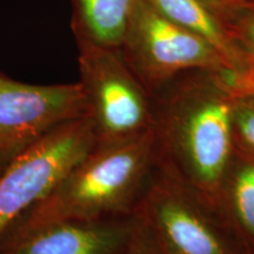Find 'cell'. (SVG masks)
<instances>
[{
  "label": "cell",
  "mask_w": 254,
  "mask_h": 254,
  "mask_svg": "<svg viewBox=\"0 0 254 254\" xmlns=\"http://www.w3.org/2000/svg\"><path fill=\"white\" fill-rule=\"evenodd\" d=\"M152 99L157 165L219 206L236 154L233 73L185 72Z\"/></svg>",
  "instance_id": "1"
},
{
  "label": "cell",
  "mask_w": 254,
  "mask_h": 254,
  "mask_svg": "<svg viewBox=\"0 0 254 254\" xmlns=\"http://www.w3.org/2000/svg\"><path fill=\"white\" fill-rule=\"evenodd\" d=\"M155 167L153 128L127 140L97 145L17 219L0 241L58 221L133 215Z\"/></svg>",
  "instance_id": "2"
},
{
  "label": "cell",
  "mask_w": 254,
  "mask_h": 254,
  "mask_svg": "<svg viewBox=\"0 0 254 254\" xmlns=\"http://www.w3.org/2000/svg\"><path fill=\"white\" fill-rule=\"evenodd\" d=\"M133 214L164 254H250L218 205L158 165Z\"/></svg>",
  "instance_id": "3"
},
{
  "label": "cell",
  "mask_w": 254,
  "mask_h": 254,
  "mask_svg": "<svg viewBox=\"0 0 254 254\" xmlns=\"http://www.w3.org/2000/svg\"><path fill=\"white\" fill-rule=\"evenodd\" d=\"M80 82L97 145L127 140L154 125L153 99L120 49L77 44Z\"/></svg>",
  "instance_id": "4"
},
{
  "label": "cell",
  "mask_w": 254,
  "mask_h": 254,
  "mask_svg": "<svg viewBox=\"0 0 254 254\" xmlns=\"http://www.w3.org/2000/svg\"><path fill=\"white\" fill-rule=\"evenodd\" d=\"M120 51L151 95L185 72L232 73L211 44L174 24L145 0L136 5Z\"/></svg>",
  "instance_id": "5"
},
{
  "label": "cell",
  "mask_w": 254,
  "mask_h": 254,
  "mask_svg": "<svg viewBox=\"0 0 254 254\" xmlns=\"http://www.w3.org/2000/svg\"><path fill=\"white\" fill-rule=\"evenodd\" d=\"M88 117L60 126L0 173V239L97 146Z\"/></svg>",
  "instance_id": "6"
},
{
  "label": "cell",
  "mask_w": 254,
  "mask_h": 254,
  "mask_svg": "<svg viewBox=\"0 0 254 254\" xmlns=\"http://www.w3.org/2000/svg\"><path fill=\"white\" fill-rule=\"evenodd\" d=\"M88 117L80 82L33 85L0 73V170L55 129Z\"/></svg>",
  "instance_id": "7"
},
{
  "label": "cell",
  "mask_w": 254,
  "mask_h": 254,
  "mask_svg": "<svg viewBox=\"0 0 254 254\" xmlns=\"http://www.w3.org/2000/svg\"><path fill=\"white\" fill-rule=\"evenodd\" d=\"M134 215L105 220L58 221L0 241V254H120Z\"/></svg>",
  "instance_id": "8"
},
{
  "label": "cell",
  "mask_w": 254,
  "mask_h": 254,
  "mask_svg": "<svg viewBox=\"0 0 254 254\" xmlns=\"http://www.w3.org/2000/svg\"><path fill=\"white\" fill-rule=\"evenodd\" d=\"M77 44L120 49L139 0H71Z\"/></svg>",
  "instance_id": "9"
},
{
  "label": "cell",
  "mask_w": 254,
  "mask_h": 254,
  "mask_svg": "<svg viewBox=\"0 0 254 254\" xmlns=\"http://www.w3.org/2000/svg\"><path fill=\"white\" fill-rule=\"evenodd\" d=\"M159 13L211 44L233 74L245 73L243 57L217 12L201 0H145Z\"/></svg>",
  "instance_id": "10"
},
{
  "label": "cell",
  "mask_w": 254,
  "mask_h": 254,
  "mask_svg": "<svg viewBox=\"0 0 254 254\" xmlns=\"http://www.w3.org/2000/svg\"><path fill=\"white\" fill-rule=\"evenodd\" d=\"M219 206L234 231L254 252V158L236 151L222 183Z\"/></svg>",
  "instance_id": "11"
},
{
  "label": "cell",
  "mask_w": 254,
  "mask_h": 254,
  "mask_svg": "<svg viewBox=\"0 0 254 254\" xmlns=\"http://www.w3.org/2000/svg\"><path fill=\"white\" fill-rule=\"evenodd\" d=\"M234 146L238 153L254 158V81L233 74Z\"/></svg>",
  "instance_id": "12"
},
{
  "label": "cell",
  "mask_w": 254,
  "mask_h": 254,
  "mask_svg": "<svg viewBox=\"0 0 254 254\" xmlns=\"http://www.w3.org/2000/svg\"><path fill=\"white\" fill-rule=\"evenodd\" d=\"M217 13L243 57L245 73L239 75L254 81V4L244 2Z\"/></svg>",
  "instance_id": "13"
},
{
  "label": "cell",
  "mask_w": 254,
  "mask_h": 254,
  "mask_svg": "<svg viewBox=\"0 0 254 254\" xmlns=\"http://www.w3.org/2000/svg\"><path fill=\"white\" fill-rule=\"evenodd\" d=\"M120 254H164V252L134 215V228Z\"/></svg>",
  "instance_id": "14"
},
{
  "label": "cell",
  "mask_w": 254,
  "mask_h": 254,
  "mask_svg": "<svg viewBox=\"0 0 254 254\" xmlns=\"http://www.w3.org/2000/svg\"><path fill=\"white\" fill-rule=\"evenodd\" d=\"M205 4L211 6L215 12L224 11V9L233 7V6H238L247 2V0H201Z\"/></svg>",
  "instance_id": "15"
},
{
  "label": "cell",
  "mask_w": 254,
  "mask_h": 254,
  "mask_svg": "<svg viewBox=\"0 0 254 254\" xmlns=\"http://www.w3.org/2000/svg\"><path fill=\"white\" fill-rule=\"evenodd\" d=\"M247 2H250V4H254V0H247Z\"/></svg>",
  "instance_id": "16"
},
{
  "label": "cell",
  "mask_w": 254,
  "mask_h": 254,
  "mask_svg": "<svg viewBox=\"0 0 254 254\" xmlns=\"http://www.w3.org/2000/svg\"><path fill=\"white\" fill-rule=\"evenodd\" d=\"M1 171H2V170H0V173H1Z\"/></svg>",
  "instance_id": "17"
},
{
  "label": "cell",
  "mask_w": 254,
  "mask_h": 254,
  "mask_svg": "<svg viewBox=\"0 0 254 254\" xmlns=\"http://www.w3.org/2000/svg\"><path fill=\"white\" fill-rule=\"evenodd\" d=\"M251 254H254V252H253V253H251Z\"/></svg>",
  "instance_id": "18"
}]
</instances>
